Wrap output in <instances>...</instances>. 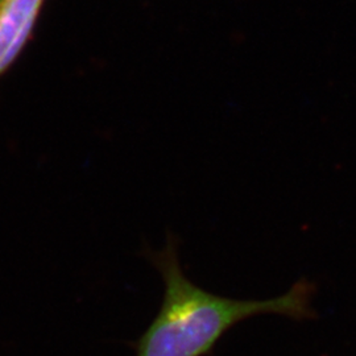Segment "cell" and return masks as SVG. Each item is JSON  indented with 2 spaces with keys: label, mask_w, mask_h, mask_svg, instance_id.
Listing matches in <instances>:
<instances>
[{
  "label": "cell",
  "mask_w": 356,
  "mask_h": 356,
  "mask_svg": "<svg viewBox=\"0 0 356 356\" xmlns=\"http://www.w3.org/2000/svg\"><path fill=\"white\" fill-rule=\"evenodd\" d=\"M44 0H0V76L26 47Z\"/></svg>",
  "instance_id": "7a4b0ae2"
},
{
  "label": "cell",
  "mask_w": 356,
  "mask_h": 356,
  "mask_svg": "<svg viewBox=\"0 0 356 356\" xmlns=\"http://www.w3.org/2000/svg\"><path fill=\"white\" fill-rule=\"evenodd\" d=\"M144 252L163 279L164 294L156 317L135 344L136 356H206L243 321L261 316L292 321L317 317L313 306L317 286L306 279L277 297L229 298L204 291L186 276L173 234H168L160 250Z\"/></svg>",
  "instance_id": "6da1fadb"
}]
</instances>
